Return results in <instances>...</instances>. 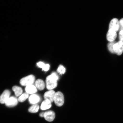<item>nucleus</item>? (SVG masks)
<instances>
[{"instance_id":"obj_1","label":"nucleus","mask_w":123,"mask_h":123,"mask_svg":"<svg viewBox=\"0 0 123 123\" xmlns=\"http://www.w3.org/2000/svg\"><path fill=\"white\" fill-rule=\"evenodd\" d=\"M58 77L55 73H52L51 74L47 77L46 79V87L49 90H53L57 86V81Z\"/></svg>"},{"instance_id":"obj_2","label":"nucleus","mask_w":123,"mask_h":123,"mask_svg":"<svg viewBox=\"0 0 123 123\" xmlns=\"http://www.w3.org/2000/svg\"><path fill=\"white\" fill-rule=\"evenodd\" d=\"M35 77L33 75H31L21 79L20 81L21 85L26 86L32 85L34 82Z\"/></svg>"},{"instance_id":"obj_3","label":"nucleus","mask_w":123,"mask_h":123,"mask_svg":"<svg viewBox=\"0 0 123 123\" xmlns=\"http://www.w3.org/2000/svg\"><path fill=\"white\" fill-rule=\"evenodd\" d=\"M54 101L55 104L58 107H61L63 105L64 98L63 95L61 92H57L55 94Z\"/></svg>"},{"instance_id":"obj_4","label":"nucleus","mask_w":123,"mask_h":123,"mask_svg":"<svg viewBox=\"0 0 123 123\" xmlns=\"http://www.w3.org/2000/svg\"><path fill=\"white\" fill-rule=\"evenodd\" d=\"M114 53L118 55H120L123 52V43L121 41L115 43L113 47Z\"/></svg>"},{"instance_id":"obj_5","label":"nucleus","mask_w":123,"mask_h":123,"mask_svg":"<svg viewBox=\"0 0 123 123\" xmlns=\"http://www.w3.org/2000/svg\"><path fill=\"white\" fill-rule=\"evenodd\" d=\"M109 28L112 29L116 32L119 30V21L117 19L114 18L111 20L109 24Z\"/></svg>"},{"instance_id":"obj_6","label":"nucleus","mask_w":123,"mask_h":123,"mask_svg":"<svg viewBox=\"0 0 123 123\" xmlns=\"http://www.w3.org/2000/svg\"><path fill=\"white\" fill-rule=\"evenodd\" d=\"M56 93V92L53 90H49L44 94V99L48 100L51 103L53 102Z\"/></svg>"},{"instance_id":"obj_7","label":"nucleus","mask_w":123,"mask_h":123,"mask_svg":"<svg viewBox=\"0 0 123 123\" xmlns=\"http://www.w3.org/2000/svg\"><path fill=\"white\" fill-rule=\"evenodd\" d=\"M18 100L15 97H10L5 103L7 106L9 107H14L18 104Z\"/></svg>"},{"instance_id":"obj_8","label":"nucleus","mask_w":123,"mask_h":123,"mask_svg":"<svg viewBox=\"0 0 123 123\" xmlns=\"http://www.w3.org/2000/svg\"><path fill=\"white\" fill-rule=\"evenodd\" d=\"M117 37V32L112 29H109L107 34V40L110 42L114 41Z\"/></svg>"},{"instance_id":"obj_9","label":"nucleus","mask_w":123,"mask_h":123,"mask_svg":"<svg viewBox=\"0 0 123 123\" xmlns=\"http://www.w3.org/2000/svg\"><path fill=\"white\" fill-rule=\"evenodd\" d=\"M11 92L8 90H6L0 96V103L5 104L6 101L10 97Z\"/></svg>"},{"instance_id":"obj_10","label":"nucleus","mask_w":123,"mask_h":123,"mask_svg":"<svg viewBox=\"0 0 123 123\" xmlns=\"http://www.w3.org/2000/svg\"><path fill=\"white\" fill-rule=\"evenodd\" d=\"M55 113L52 111H49L44 113V119L49 122H52L55 119Z\"/></svg>"},{"instance_id":"obj_11","label":"nucleus","mask_w":123,"mask_h":123,"mask_svg":"<svg viewBox=\"0 0 123 123\" xmlns=\"http://www.w3.org/2000/svg\"><path fill=\"white\" fill-rule=\"evenodd\" d=\"M40 98L37 95L33 94H32L29 98V101L30 103L34 105L40 101Z\"/></svg>"},{"instance_id":"obj_12","label":"nucleus","mask_w":123,"mask_h":123,"mask_svg":"<svg viewBox=\"0 0 123 123\" xmlns=\"http://www.w3.org/2000/svg\"><path fill=\"white\" fill-rule=\"evenodd\" d=\"M25 91L27 93L32 94L37 92V90L36 86L32 85L26 86L25 88Z\"/></svg>"},{"instance_id":"obj_13","label":"nucleus","mask_w":123,"mask_h":123,"mask_svg":"<svg viewBox=\"0 0 123 123\" xmlns=\"http://www.w3.org/2000/svg\"><path fill=\"white\" fill-rule=\"evenodd\" d=\"M51 102L48 100H45L43 101L41 107V110H44L50 109L51 107Z\"/></svg>"},{"instance_id":"obj_14","label":"nucleus","mask_w":123,"mask_h":123,"mask_svg":"<svg viewBox=\"0 0 123 123\" xmlns=\"http://www.w3.org/2000/svg\"><path fill=\"white\" fill-rule=\"evenodd\" d=\"M35 86L40 90H43L45 87V84L42 80L38 79L35 81Z\"/></svg>"},{"instance_id":"obj_15","label":"nucleus","mask_w":123,"mask_h":123,"mask_svg":"<svg viewBox=\"0 0 123 123\" xmlns=\"http://www.w3.org/2000/svg\"><path fill=\"white\" fill-rule=\"evenodd\" d=\"M12 90L14 92L15 96L19 97L22 94L23 90L22 88L18 86H14L12 87Z\"/></svg>"},{"instance_id":"obj_16","label":"nucleus","mask_w":123,"mask_h":123,"mask_svg":"<svg viewBox=\"0 0 123 123\" xmlns=\"http://www.w3.org/2000/svg\"><path fill=\"white\" fill-rule=\"evenodd\" d=\"M37 65L40 68H42L43 70L45 71H48L50 68V65L49 64H45L43 62H40L37 63Z\"/></svg>"},{"instance_id":"obj_17","label":"nucleus","mask_w":123,"mask_h":123,"mask_svg":"<svg viewBox=\"0 0 123 123\" xmlns=\"http://www.w3.org/2000/svg\"><path fill=\"white\" fill-rule=\"evenodd\" d=\"M39 109V106L37 104L33 105L28 109V111L30 113H35L37 112Z\"/></svg>"},{"instance_id":"obj_18","label":"nucleus","mask_w":123,"mask_h":123,"mask_svg":"<svg viewBox=\"0 0 123 123\" xmlns=\"http://www.w3.org/2000/svg\"><path fill=\"white\" fill-rule=\"evenodd\" d=\"M29 96L28 93H23L19 97L18 99V101L21 102H24L28 98Z\"/></svg>"},{"instance_id":"obj_19","label":"nucleus","mask_w":123,"mask_h":123,"mask_svg":"<svg viewBox=\"0 0 123 123\" xmlns=\"http://www.w3.org/2000/svg\"><path fill=\"white\" fill-rule=\"evenodd\" d=\"M115 43V42L114 41L109 42L108 44L107 47L108 50L111 53H114V51L113 50V47Z\"/></svg>"},{"instance_id":"obj_20","label":"nucleus","mask_w":123,"mask_h":123,"mask_svg":"<svg viewBox=\"0 0 123 123\" xmlns=\"http://www.w3.org/2000/svg\"><path fill=\"white\" fill-rule=\"evenodd\" d=\"M57 71L60 74H64L65 73L66 69L63 66L60 65L58 68Z\"/></svg>"},{"instance_id":"obj_21","label":"nucleus","mask_w":123,"mask_h":123,"mask_svg":"<svg viewBox=\"0 0 123 123\" xmlns=\"http://www.w3.org/2000/svg\"><path fill=\"white\" fill-rule=\"evenodd\" d=\"M120 31H123V18L120 20L119 21Z\"/></svg>"},{"instance_id":"obj_22","label":"nucleus","mask_w":123,"mask_h":123,"mask_svg":"<svg viewBox=\"0 0 123 123\" xmlns=\"http://www.w3.org/2000/svg\"><path fill=\"white\" fill-rule=\"evenodd\" d=\"M119 37L120 41L123 43V31H120Z\"/></svg>"},{"instance_id":"obj_23","label":"nucleus","mask_w":123,"mask_h":123,"mask_svg":"<svg viewBox=\"0 0 123 123\" xmlns=\"http://www.w3.org/2000/svg\"><path fill=\"white\" fill-rule=\"evenodd\" d=\"M44 112H42V113H41L39 115L41 117H44Z\"/></svg>"}]
</instances>
